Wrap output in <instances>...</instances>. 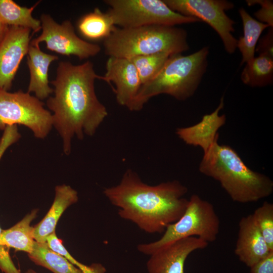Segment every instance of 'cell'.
<instances>
[{"mask_svg": "<svg viewBox=\"0 0 273 273\" xmlns=\"http://www.w3.org/2000/svg\"><path fill=\"white\" fill-rule=\"evenodd\" d=\"M104 47L109 57L127 59L157 53L181 54L189 48L185 30L165 25L130 28L116 26L104 40Z\"/></svg>", "mask_w": 273, "mask_h": 273, "instance_id": "5", "label": "cell"}, {"mask_svg": "<svg viewBox=\"0 0 273 273\" xmlns=\"http://www.w3.org/2000/svg\"><path fill=\"white\" fill-rule=\"evenodd\" d=\"M28 255L35 264L54 273H84L65 257L51 250L46 242L35 241L33 250Z\"/></svg>", "mask_w": 273, "mask_h": 273, "instance_id": "22", "label": "cell"}, {"mask_svg": "<svg viewBox=\"0 0 273 273\" xmlns=\"http://www.w3.org/2000/svg\"><path fill=\"white\" fill-rule=\"evenodd\" d=\"M208 54L209 48L205 47L189 55L170 56L159 73L141 85L130 110H141L151 98L160 94L179 101L190 98L206 71Z\"/></svg>", "mask_w": 273, "mask_h": 273, "instance_id": "4", "label": "cell"}, {"mask_svg": "<svg viewBox=\"0 0 273 273\" xmlns=\"http://www.w3.org/2000/svg\"><path fill=\"white\" fill-rule=\"evenodd\" d=\"M39 2L27 8L12 0H0V21L8 26L28 28L33 33L37 32L41 29V22L33 18L32 13Z\"/></svg>", "mask_w": 273, "mask_h": 273, "instance_id": "20", "label": "cell"}, {"mask_svg": "<svg viewBox=\"0 0 273 273\" xmlns=\"http://www.w3.org/2000/svg\"><path fill=\"white\" fill-rule=\"evenodd\" d=\"M219 230L220 220L213 205L193 194L183 215L167 227L159 239L140 244L137 249L150 256L161 247L183 238L196 237L209 243L216 240Z\"/></svg>", "mask_w": 273, "mask_h": 273, "instance_id": "6", "label": "cell"}, {"mask_svg": "<svg viewBox=\"0 0 273 273\" xmlns=\"http://www.w3.org/2000/svg\"><path fill=\"white\" fill-rule=\"evenodd\" d=\"M270 250L273 251V204L265 201L251 214Z\"/></svg>", "mask_w": 273, "mask_h": 273, "instance_id": "25", "label": "cell"}, {"mask_svg": "<svg viewBox=\"0 0 273 273\" xmlns=\"http://www.w3.org/2000/svg\"><path fill=\"white\" fill-rule=\"evenodd\" d=\"M25 273H37V272L32 269H29L27 270Z\"/></svg>", "mask_w": 273, "mask_h": 273, "instance_id": "32", "label": "cell"}, {"mask_svg": "<svg viewBox=\"0 0 273 273\" xmlns=\"http://www.w3.org/2000/svg\"><path fill=\"white\" fill-rule=\"evenodd\" d=\"M46 243L51 250L65 257L84 273H106V272L105 267L101 263H94L90 265H86L78 261L65 248L62 241L57 237L56 232L47 238Z\"/></svg>", "mask_w": 273, "mask_h": 273, "instance_id": "26", "label": "cell"}, {"mask_svg": "<svg viewBox=\"0 0 273 273\" xmlns=\"http://www.w3.org/2000/svg\"><path fill=\"white\" fill-rule=\"evenodd\" d=\"M172 11L209 25L219 35L225 51L233 54L237 39L233 36L235 22L225 13L234 4L225 0H163Z\"/></svg>", "mask_w": 273, "mask_h": 273, "instance_id": "9", "label": "cell"}, {"mask_svg": "<svg viewBox=\"0 0 273 273\" xmlns=\"http://www.w3.org/2000/svg\"><path fill=\"white\" fill-rule=\"evenodd\" d=\"M199 170L218 181L236 202H255L273 192V181L269 177L251 169L235 150L218 141L204 153Z\"/></svg>", "mask_w": 273, "mask_h": 273, "instance_id": "3", "label": "cell"}, {"mask_svg": "<svg viewBox=\"0 0 273 273\" xmlns=\"http://www.w3.org/2000/svg\"><path fill=\"white\" fill-rule=\"evenodd\" d=\"M170 56L166 53H157L135 56L129 59L135 67L142 85L159 73Z\"/></svg>", "mask_w": 273, "mask_h": 273, "instance_id": "24", "label": "cell"}, {"mask_svg": "<svg viewBox=\"0 0 273 273\" xmlns=\"http://www.w3.org/2000/svg\"><path fill=\"white\" fill-rule=\"evenodd\" d=\"M188 188L178 180L152 186L144 183L130 169L120 183L105 189L104 194L118 208V214L149 234L164 233L184 213Z\"/></svg>", "mask_w": 273, "mask_h": 273, "instance_id": "2", "label": "cell"}, {"mask_svg": "<svg viewBox=\"0 0 273 273\" xmlns=\"http://www.w3.org/2000/svg\"><path fill=\"white\" fill-rule=\"evenodd\" d=\"M239 12L243 24V35L237 40V48L242 55V65L255 57L260 36L269 26L253 18L243 8H240Z\"/></svg>", "mask_w": 273, "mask_h": 273, "instance_id": "19", "label": "cell"}, {"mask_svg": "<svg viewBox=\"0 0 273 273\" xmlns=\"http://www.w3.org/2000/svg\"><path fill=\"white\" fill-rule=\"evenodd\" d=\"M53 203L42 219L34 227V240L46 243L47 238L55 232L57 223L65 210L78 200L77 191L65 184L57 186Z\"/></svg>", "mask_w": 273, "mask_h": 273, "instance_id": "17", "label": "cell"}, {"mask_svg": "<svg viewBox=\"0 0 273 273\" xmlns=\"http://www.w3.org/2000/svg\"><path fill=\"white\" fill-rule=\"evenodd\" d=\"M28 28L9 26L0 43V89L9 91L30 43Z\"/></svg>", "mask_w": 273, "mask_h": 273, "instance_id": "11", "label": "cell"}, {"mask_svg": "<svg viewBox=\"0 0 273 273\" xmlns=\"http://www.w3.org/2000/svg\"><path fill=\"white\" fill-rule=\"evenodd\" d=\"M10 248L6 245L0 244V269L4 273H21L12 260Z\"/></svg>", "mask_w": 273, "mask_h": 273, "instance_id": "28", "label": "cell"}, {"mask_svg": "<svg viewBox=\"0 0 273 273\" xmlns=\"http://www.w3.org/2000/svg\"><path fill=\"white\" fill-rule=\"evenodd\" d=\"M22 125L40 139L52 129V113L35 96L22 90L11 93L0 89V130L7 126Z\"/></svg>", "mask_w": 273, "mask_h": 273, "instance_id": "8", "label": "cell"}, {"mask_svg": "<svg viewBox=\"0 0 273 273\" xmlns=\"http://www.w3.org/2000/svg\"><path fill=\"white\" fill-rule=\"evenodd\" d=\"M208 243L196 237L178 240L150 255L147 262L148 273H185L184 266L193 252L203 249Z\"/></svg>", "mask_w": 273, "mask_h": 273, "instance_id": "12", "label": "cell"}, {"mask_svg": "<svg viewBox=\"0 0 273 273\" xmlns=\"http://www.w3.org/2000/svg\"><path fill=\"white\" fill-rule=\"evenodd\" d=\"M106 68L103 80L114 83L117 103L130 110L142 85L135 67L129 59L109 57Z\"/></svg>", "mask_w": 273, "mask_h": 273, "instance_id": "13", "label": "cell"}, {"mask_svg": "<svg viewBox=\"0 0 273 273\" xmlns=\"http://www.w3.org/2000/svg\"><path fill=\"white\" fill-rule=\"evenodd\" d=\"M250 268V273H273V251Z\"/></svg>", "mask_w": 273, "mask_h": 273, "instance_id": "30", "label": "cell"}, {"mask_svg": "<svg viewBox=\"0 0 273 273\" xmlns=\"http://www.w3.org/2000/svg\"><path fill=\"white\" fill-rule=\"evenodd\" d=\"M27 65L30 73L28 93H33L40 100L48 98L53 93L49 85V68L58 57L42 52L39 46L30 44L27 53Z\"/></svg>", "mask_w": 273, "mask_h": 273, "instance_id": "16", "label": "cell"}, {"mask_svg": "<svg viewBox=\"0 0 273 273\" xmlns=\"http://www.w3.org/2000/svg\"><path fill=\"white\" fill-rule=\"evenodd\" d=\"M255 51L259 54H265L273 57V30L270 27L267 34L259 39Z\"/></svg>", "mask_w": 273, "mask_h": 273, "instance_id": "29", "label": "cell"}, {"mask_svg": "<svg viewBox=\"0 0 273 273\" xmlns=\"http://www.w3.org/2000/svg\"><path fill=\"white\" fill-rule=\"evenodd\" d=\"M38 211L37 209L32 210L12 227L3 230L0 235V244L16 251H24L28 254L31 252L35 241L34 227L31 226L30 223L36 217Z\"/></svg>", "mask_w": 273, "mask_h": 273, "instance_id": "18", "label": "cell"}, {"mask_svg": "<svg viewBox=\"0 0 273 273\" xmlns=\"http://www.w3.org/2000/svg\"><path fill=\"white\" fill-rule=\"evenodd\" d=\"M41 33L30 44L39 46L44 42L46 48L61 55L75 56L80 60L98 54L101 48L98 44L88 42L75 33L72 23L66 20L58 23L49 14H42L40 18Z\"/></svg>", "mask_w": 273, "mask_h": 273, "instance_id": "10", "label": "cell"}, {"mask_svg": "<svg viewBox=\"0 0 273 273\" xmlns=\"http://www.w3.org/2000/svg\"><path fill=\"white\" fill-rule=\"evenodd\" d=\"M271 251L255 223L252 214L242 217L239 222L235 249L239 260L250 267Z\"/></svg>", "mask_w": 273, "mask_h": 273, "instance_id": "15", "label": "cell"}, {"mask_svg": "<svg viewBox=\"0 0 273 273\" xmlns=\"http://www.w3.org/2000/svg\"><path fill=\"white\" fill-rule=\"evenodd\" d=\"M248 5L250 6L258 4L261 8L254 13L256 18L260 22L267 24L269 27L273 26V3L268 0L246 1Z\"/></svg>", "mask_w": 273, "mask_h": 273, "instance_id": "27", "label": "cell"}, {"mask_svg": "<svg viewBox=\"0 0 273 273\" xmlns=\"http://www.w3.org/2000/svg\"><path fill=\"white\" fill-rule=\"evenodd\" d=\"M223 106L222 97L219 105L214 111L204 115L197 124L189 127L177 128L176 130L177 135L186 144L199 147L204 153L206 152L218 141V131L225 123V115L219 114Z\"/></svg>", "mask_w": 273, "mask_h": 273, "instance_id": "14", "label": "cell"}, {"mask_svg": "<svg viewBox=\"0 0 273 273\" xmlns=\"http://www.w3.org/2000/svg\"><path fill=\"white\" fill-rule=\"evenodd\" d=\"M242 82L251 87H264L273 81V57L259 54L246 63L242 72Z\"/></svg>", "mask_w": 273, "mask_h": 273, "instance_id": "23", "label": "cell"}, {"mask_svg": "<svg viewBox=\"0 0 273 273\" xmlns=\"http://www.w3.org/2000/svg\"><path fill=\"white\" fill-rule=\"evenodd\" d=\"M107 13L113 24L130 28L151 25H176L200 22L197 18L172 11L161 0H106Z\"/></svg>", "mask_w": 273, "mask_h": 273, "instance_id": "7", "label": "cell"}, {"mask_svg": "<svg viewBox=\"0 0 273 273\" xmlns=\"http://www.w3.org/2000/svg\"><path fill=\"white\" fill-rule=\"evenodd\" d=\"M103 78L89 61L77 65L67 61L58 64L56 78L51 82L54 95L48 98L47 106L66 155L71 152L74 136L79 140L84 135L93 136L108 115L95 90V79Z\"/></svg>", "mask_w": 273, "mask_h": 273, "instance_id": "1", "label": "cell"}, {"mask_svg": "<svg viewBox=\"0 0 273 273\" xmlns=\"http://www.w3.org/2000/svg\"><path fill=\"white\" fill-rule=\"evenodd\" d=\"M9 26L6 25L0 21V43L5 37Z\"/></svg>", "mask_w": 273, "mask_h": 273, "instance_id": "31", "label": "cell"}, {"mask_svg": "<svg viewBox=\"0 0 273 273\" xmlns=\"http://www.w3.org/2000/svg\"><path fill=\"white\" fill-rule=\"evenodd\" d=\"M116 27L109 14L97 8L81 17L77 23L79 33L90 40L105 39Z\"/></svg>", "mask_w": 273, "mask_h": 273, "instance_id": "21", "label": "cell"}]
</instances>
